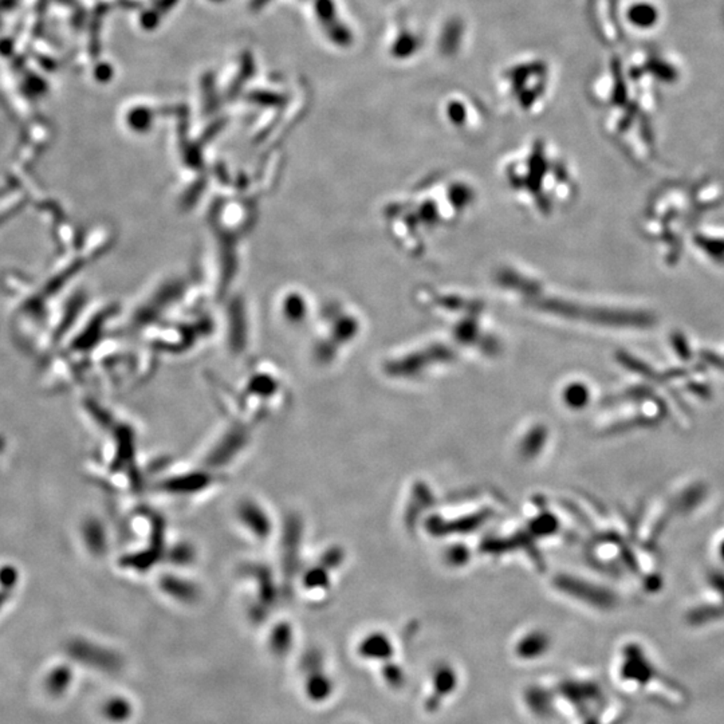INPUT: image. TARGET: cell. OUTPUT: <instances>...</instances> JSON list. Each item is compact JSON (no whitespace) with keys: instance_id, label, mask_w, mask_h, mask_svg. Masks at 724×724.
Segmentation results:
<instances>
[{"instance_id":"cell-2","label":"cell","mask_w":724,"mask_h":724,"mask_svg":"<svg viewBox=\"0 0 724 724\" xmlns=\"http://www.w3.org/2000/svg\"><path fill=\"white\" fill-rule=\"evenodd\" d=\"M106 713L108 716L111 718V720H125L126 718L129 716L130 713V707L127 706L125 700H111V703L108 704V709H106Z\"/></svg>"},{"instance_id":"cell-1","label":"cell","mask_w":724,"mask_h":724,"mask_svg":"<svg viewBox=\"0 0 724 724\" xmlns=\"http://www.w3.org/2000/svg\"><path fill=\"white\" fill-rule=\"evenodd\" d=\"M622 16L630 29L637 32H653L662 25V8L655 0H629Z\"/></svg>"}]
</instances>
